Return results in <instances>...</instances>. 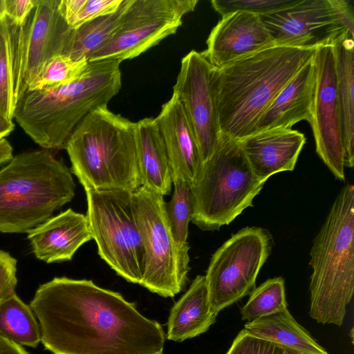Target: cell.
Returning a JSON list of instances; mask_svg holds the SVG:
<instances>
[{"label": "cell", "mask_w": 354, "mask_h": 354, "mask_svg": "<svg viewBox=\"0 0 354 354\" xmlns=\"http://www.w3.org/2000/svg\"><path fill=\"white\" fill-rule=\"evenodd\" d=\"M53 354H164L165 333L134 303L92 280L55 277L29 304Z\"/></svg>", "instance_id": "obj_1"}, {"label": "cell", "mask_w": 354, "mask_h": 354, "mask_svg": "<svg viewBox=\"0 0 354 354\" xmlns=\"http://www.w3.org/2000/svg\"><path fill=\"white\" fill-rule=\"evenodd\" d=\"M315 48L272 46L214 69L221 133L237 140L252 135L283 86L315 56Z\"/></svg>", "instance_id": "obj_2"}, {"label": "cell", "mask_w": 354, "mask_h": 354, "mask_svg": "<svg viewBox=\"0 0 354 354\" xmlns=\"http://www.w3.org/2000/svg\"><path fill=\"white\" fill-rule=\"evenodd\" d=\"M121 62L88 61L73 82L47 91H26L14 118L25 133L44 149H65L71 134L93 109L107 106L120 91Z\"/></svg>", "instance_id": "obj_3"}, {"label": "cell", "mask_w": 354, "mask_h": 354, "mask_svg": "<svg viewBox=\"0 0 354 354\" xmlns=\"http://www.w3.org/2000/svg\"><path fill=\"white\" fill-rule=\"evenodd\" d=\"M65 149L71 173L82 186L131 192L142 187L136 122L111 112L107 106L93 109L79 123Z\"/></svg>", "instance_id": "obj_4"}, {"label": "cell", "mask_w": 354, "mask_h": 354, "mask_svg": "<svg viewBox=\"0 0 354 354\" xmlns=\"http://www.w3.org/2000/svg\"><path fill=\"white\" fill-rule=\"evenodd\" d=\"M75 194L71 171L49 150L13 156L0 169V232L28 233Z\"/></svg>", "instance_id": "obj_5"}, {"label": "cell", "mask_w": 354, "mask_h": 354, "mask_svg": "<svg viewBox=\"0 0 354 354\" xmlns=\"http://www.w3.org/2000/svg\"><path fill=\"white\" fill-rule=\"evenodd\" d=\"M310 316L343 324L354 290V186L337 196L310 251Z\"/></svg>", "instance_id": "obj_6"}, {"label": "cell", "mask_w": 354, "mask_h": 354, "mask_svg": "<svg viewBox=\"0 0 354 354\" xmlns=\"http://www.w3.org/2000/svg\"><path fill=\"white\" fill-rule=\"evenodd\" d=\"M264 184L254 175L240 140L221 133L214 151L191 186V221L205 231L229 225L253 206Z\"/></svg>", "instance_id": "obj_7"}, {"label": "cell", "mask_w": 354, "mask_h": 354, "mask_svg": "<svg viewBox=\"0 0 354 354\" xmlns=\"http://www.w3.org/2000/svg\"><path fill=\"white\" fill-rule=\"evenodd\" d=\"M83 187L87 202L86 216L99 256L118 275L140 284L145 267V248L133 192Z\"/></svg>", "instance_id": "obj_8"}, {"label": "cell", "mask_w": 354, "mask_h": 354, "mask_svg": "<svg viewBox=\"0 0 354 354\" xmlns=\"http://www.w3.org/2000/svg\"><path fill=\"white\" fill-rule=\"evenodd\" d=\"M133 203L145 248L140 285L161 297H173L188 281L190 247L176 243L167 221L163 196L142 186L133 192Z\"/></svg>", "instance_id": "obj_9"}, {"label": "cell", "mask_w": 354, "mask_h": 354, "mask_svg": "<svg viewBox=\"0 0 354 354\" xmlns=\"http://www.w3.org/2000/svg\"><path fill=\"white\" fill-rule=\"evenodd\" d=\"M272 246L270 232L246 227L233 234L212 255L205 276L208 299L217 314L250 294Z\"/></svg>", "instance_id": "obj_10"}, {"label": "cell", "mask_w": 354, "mask_h": 354, "mask_svg": "<svg viewBox=\"0 0 354 354\" xmlns=\"http://www.w3.org/2000/svg\"><path fill=\"white\" fill-rule=\"evenodd\" d=\"M260 17L276 46L315 48L353 36V6L346 0H297Z\"/></svg>", "instance_id": "obj_11"}, {"label": "cell", "mask_w": 354, "mask_h": 354, "mask_svg": "<svg viewBox=\"0 0 354 354\" xmlns=\"http://www.w3.org/2000/svg\"><path fill=\"white\" fill-rule=\"evenodd\" d=\"M198 0H131L114 35L88 61L122 62L139 56L174 34Z\"/></svg>", "instance_id": "obj_12"}, {"label": "cell", "mask_w": 354, "mask_h": 354, "mask_svg": "<svg viewBox=\"0 0 354 354\" xmlns=\"http://www.w3.org/2000/svg\"><path fill=\"white\" fill-rule=\"evenodd\" d=\"M215 68L203 53L192 50L181 60L173 93L185 109L201 159L212 154L221 133L214 84Z\"/></svg>", "instance_id": "obj_13"}, {"label": "cell", "mask_w": 354, "mask_h": 354, "mask_svg": "<svg viewBox=\"0 0 354 354\" xmlns=\"http://www.w3.org/2000/svg\"><path fill=\"white\" fill-rule=\"evenodd\" d=\"M317 86L311 125L316 152L334 176L345 180L344 152L333 46L316 48Z\"/></svg>", "instance_id": "obj_14"}, {"label": "cell", "mask_w": 354, "mask_h": 354, "mask_svg": "<svg viewBox=\"0 0 354 354\" xmlns=\"http://www.w3.org/2000/svg\"><path fill=\"white\" fill-rule=\"evenodd\" d=\"M59 1L37 0L22 24L24 92L50 59L62 55L72 35L73 29L60 12Z\"/></svg>", "instance_id": "obj_15"}, {"label": "cell", "mask_w": 354, "mask_h": 354, "mask_svg": "<svg viewBox=\"0 0 354 354\" xmlns=\"http://www.w3.org/2000/svg\"><path fill=\"white\" fill-rule=\"evenodd\" d=\"M259 15L238 11L222 16L211 30L202 52L216 68L274 46Z\"/></svg>", "instance_id": "obj_16"}, {"label": "cell", "mask_w": 354, "mask_h": 354, "mask_svg": "<svg viewBox=\"0 0 354 354\" xmlns=\"http://www.w3.org/2000/svg\"><path fill=\"white\" fill-rule=\"evenodd\" d=\"M162 135L171 171L172 181L192 186L200 174L203 160L184 108L176 95L165 103L155 118Z\"/></svg>", "instance_id": "obj_17"}, {"label": "cell", "mask_w": 354, "mask_h": 354, "mask_svg": "<svg viewBox=\"0 0 354 354\" xmlns=\"http://www.w3.org/2000/svg\"><path fill=\"white\" fill-rule=\"evenodd\" d=\"M306 138L292 129H273L254 133L241 145L257 179L266 183L271 176L293 171Z\"/></svg>", "instance_id": "obj_18"}, {"label": "cell", "mask_w": 354, "mask_h": 354, "mask_svg": "<svg viewBox=\"0 0 354 354\" xmlns=\"http://www.w3.org/2000/svg\"><path fill=\"white\" fill-rule=\"evenodd\" d=\"M27 234L35 257L47 263L71 260L92 239L86 216L72 209L52 216Z\"/></svg>", "instance_id": "obj_19"}, {"label": "cell", "mask_w": 354, "mask_h": 354, "mask_svg": "<svg viewBox=\"0 0 354 354\" xmlns=\"http://www.w3.org/2000/svg\"><path fill=\"white\" fill-rule=\"evenodd\" d=\"M316 86L317 66L313 57L280 91L257 122L253 133L291 129L301 120L310 123Z\"/></svg>", "instance_id": "obj_20"}, {"label": "cell", "mask_w": 354, "mask_h": 354, "mask_svg": "<svg viewBox=\"0 0 354 354\" xmlns=\"http://www.w3.org/2000/svg\"><path fill=\"white\" fill-rule=\"evenodd\" d=\"M24 93L22 25L6 15L0 17V110L12 120Z\"/></svg>", "instance_id": "obj_21"}, {"label": "cell", "mask_w": 354, "mask_h": 354, "mask_svg": "<svg viewBox=\"0 0 354 354\" xmlns=\"http://www.w3.org/2000/svg\"><path fill=\"white\" fill-rule=\"evenodd\" d=\"M136 140L142 186L163 196L169 194L173 184L171 171L155 118L136 122Z\"/></svg>", "instance_id": "obj_22"}, {"label": "cell", "mask_w": 354, "mask_h": 354, "mask_svg": "<svg viewBox=\"0 0 354 354\" xmlns=\"http://www.w3.org/2000/svg\"><path fill=\"white\" fill-rule=\"evenodd\" d=\"M216 316L209 305L205 276L198 275L170 310L167 338L183 342L198 336L215 323Z\"/></svg>", "instance_id": "obj_23"}, {"label": "cell", "mask_w": 354, "mask_h": 354, "mask_svg": "<svg viewBox=\"0 0 354 354\" xmlns=\"http://www.w3.org/2000/svg\"><path fill=\"white\" fill-rule=\"evenodd\" d=\"M345 167L354 165V41L346 32L333 45Z\"/></svg>", "instance_id": "obj_24"}, {"label": "cell", "mask_w": 354, "mask_h": 354, "mask_svg": "<svg viewBox=\"0 0 354 354\" xmlns=\"http://www.w3.org/2000/svg\"><path fill=\"white\" fill-rule=\"evenodd\" d=\"M251 335L269 342L290 354H328L291 315L283 311L247 322Z\"/></svg>", "instance_id": "obj_25"}, {"label": "cell", "mask_w": 354, "mask_h": 354, "mask_svg": "<svg viewBox=\"0 0 354 354\" xmlns=\"http://www.w3.org/2000/svg\"><path fill=\"white\" fill-rule=\"evenodd\" d=\"M131 0H122L113 13L88 21L73 29L62 55L73 60L86 59L100 48L116 32Z\"/></svg>", "instance_id": "obj_26"}, {"label": "cell", "mask_w": 354, "mask_h": 354, "mask_svg": "<svg viewBox=\"0 0 354 354\" xmlns=\"http://www.w3.org/2000/svg\"><path fill=\"white\" fill-rule=\"evenodd\" d=\"M0 335L21 346L37 348L41 343L37 319L16 292L0 306Z\"/></svg>", "instance_id": "obj_27"}, {"label": "cell", "mask_w": 354, "mask_h": 354, "mask_svg": "<svg viewBox=\"0 0 354 354\" xmlns=\"http://www.w3.org/2000/svg\"><path fill=\"white\" fill-rule=\"evenodd\" d=\"M284 285V279L278 277L254 288L241 310L242 319L250 322L287 309Z\"/></svg>", "instance_id": "obj_28"}, {"label": "cell", "mask_w": 354, "mask_h": 354, "mask_svg": "<svg viewBox=\"0 0 354 354\" xmlns=\"http://www.w3.org/2000/svg\"><path fill=\"white\" fill-rule=\"evenodd\" d=\"M174 190L171 201L165 203V212L176 243L181 247L187 243L188 227L193 212L191 186L180 180L172 181Z\"/></svg>", "instance_id": "obj_29"}, {"label": "cell", "mask_w": 354, "mask_h": 354, "mask_svg": "<svg viewBox=\"0 0 354 354\" xmlns=\"http://www.w3.org/2000/svg\"><path fill=\"white\" fill-rule=\"evenodd\" d=\"M88 64L86 59L73 60L65 55H55L47 62L39 76L26 91H47L70 84L86 70Z\"/></svg>", "instance_id": "obj_30"}, {"label": "cell", "mask_w": 354, "mask_h": 354, "mask_svg": "<svg viewBox=\"0 0 354 354\" xmlns=\"http://www.w3.org/2000/svg\"><path fill=\"white\" fill-rule=\"evenodd\" d=\"M297 0H212L211 4L221 17L242 11L259 16L274 12L287 8Z\"/></svg>", "instance_id": "obj_31"}, {"label": "cell", "mask_w": 354, "mask_h": 354, "mask_svg": "<svg viewBox=\"0 0 354 354\" xmlns=\"http://www.w3.org/2000/svg\"><path fill=\"white\" fill-rule=\"evenodd\" d=\"M226 354H290L279 346L258 338L245 329L233 341Z\"/></svg>", "instance_id": "obj_32"}, {"label": "cell", "mask_w": 354, "mask_h": 354, "mask_svg": "<svg viewBox=\"0 0 354 354\" xmlns=\"http://www.w3.org/2000/svg\"><path fill=\"white\" fill-rule=\"evenodd\" d=\"M122 0H86V2L74 18L70 28L76 29L82 24L115 12L119 8Z\"/></svg>", "instance_id": "obj_33"}, {"label": "cell", "mask_w": 354, "mask_h": 354, "mask_svg": "<svg viewBox=\"0 0 354 354\" xmlns=\"http://www.w3.org/2000/svg\"><path fill=\"white\" fill-rule=\"evenodd\" d=\"M17 261L10 254L0 250V306L15 292L17 284Z\"/></svg>", "instance_id": "obj_34"}, {"label": "cell", "mask_w": 354, "mask_h": 354, "mask_svg": "<svg viewBox=\"0 0 354 354\" xmlns=\"http://www.w3.org/2000/svg\"><path fill=\"white\" fill-rule=\"evenodd\" d=\"M36 3L37 0H4L5 14L21 26Z\"/></svg>", "instance_id": "obj_35"}, {"label": "cell", "mask_w": 354, "mask_h": 354, "mask_svg": "<svg viewBox=\"0 0 354 354\" xmlns=\"http://www.w3.org/2000/svg\"><path fill=\"white\" fill-rule=\"evenodd\" d=\"M0 354H29L23 346L0 335Z\"/></svg>", "instance_id": "obj_36"}, {"label": "cell", "mask_w": 354, "mask_h": 354, "mask_svg": "<svg viewBox=\"0 0 354 354\" xmlns=\"http://www.w3.org/2000/svg\"><path fill=\"white\" fill-rule=\"evenodd\" d=\"M13 149L5 138L0 140V165L9 162L12 158Z\"/></svg>", "instance_id": "obj_37"}, {"label": "cell", "mask_w": 354, "mask_h": 354, "mask_svg": "<svg viewBox=\"0 0 354 354\" xmlns=\"http://www.w3.org/2000/svg\"><path fill=\"white\" fill-rule=\"evenodd\" d=\"M15 128L12 120L8 119L0 110V140L8 136Z\"/></svg>", "instance_id": "obj_38"}, {"label": "cell", "mask_w": 354, "mask_h": 354, "mask_svg": "<svg viewBox=\"0 0 354 354\" xmlns=\"http://www.w3.org/2000/svg\"><path fill=\"white\" fill-rule=\"evenodd\" d=\"M4 15H6L4 0H0V17Z\"/></svg>", "instance_id": "obj_39"}]
</instances>
